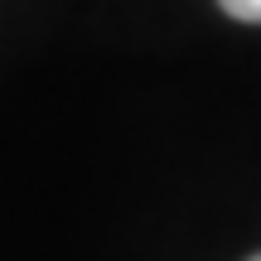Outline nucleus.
I'll list each match as a JSON object with an SVG mask.
<instances>
[{"label": "nucleus", "instance_id": "obj_1", "mask_svg": "<svg viewBox=\"0 0 261 261\" xmlns=\"http://www.w3.org/2000/svg\"><path fill=\"white\" fill-rule=\"evenodd\" d=\"M218 5L232 19H242V24H261V0H218Z\"/></svg>", "mask_w": 261, "mask_h": 261}, {"label": "nucleus", "instance_id": "obj_2", "mask_svg": "<svg viewBox=\"0 0 261 261\" xmlns=\"http://www.w3.org/2000/svg\"><path fill=\"white\" fill-rule=\"evenodd\" d=\"M252 261H261V256H252Z\"/></svg>", "mask_w": 261, "mask_h": 261}]
</instances>
